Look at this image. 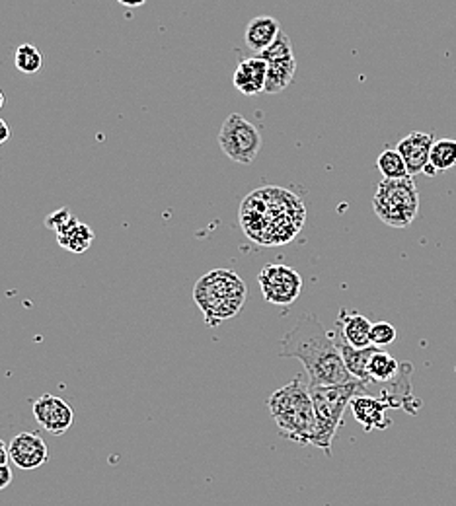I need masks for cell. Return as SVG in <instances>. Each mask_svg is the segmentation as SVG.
<instances>
[{
    "label": "cell",
    "instance_id": "1",
    "mask_svg": "<svg viewBox=\"0 0 456 506\" xmlns=\"http://www.w3.org/2000/svg\"><path fill=\"white\" fill-rule=\"evenodd\" d=\"M279 357L297 359L309 374V386H339L357 382L336 345L334 335L328 333L314 314H302L297 325L285 333L279 345Z\"/></svg>",
    "mask_w": 456,
    "mask_h": 506
},
{
    "label": "cell",
    "instance_id": "2",
    "mask_svg": "<svg viewBox=\"0 0 456 506\" xmlns=\"http://www.w3.org/2000/svg\"><path fill=\"white\" fill-rule=\"evenodd\" d=\"M307 220L302 201L283 187H261L240 205V224L253 242L261 246L289 244Z\"/></svg>",
    "mask_w": 456,
    "mask_h": 506
},
{
    "label": "cell",
    "instance_id": "3",
    "mask_svg": "<svg viewBox=\"0 0 456 506\" xmlns=\"http://www.w3.org/2000/svg\"><path fill=\"white\" fill-rule=\"evenodd\" d=\"M268 408L279 435L300 446L314 445L318 421H316L314 403L304 376H297L287 386L273 391L268 399Z\"/></svg>",
    "mask_w": 456,
    "mask_h": 506
},
{
    "label": "cell",
    "instance_id": "4",
    "mask_svg": "<svg viewBox=\"0 0 456 506\" xmlns=\"http://www.w3.org/2000/svg\"><path fill=\"white\" fill-rule=\"evenodd\" d=\"M248 298V286L231 269H213L194 286V300L209 327L233 320Z\"/></svg>",
    "mask_w": 456,
    "mask_h": 506
},
{
    "label": "cell",
    "instance_id": "5",
    "mask_svg": "<svg viewBox=\"0 0 456 506\" xmlns=\"http://www.w3.org/2000/svg\"><path fill=\"white\" fill-rule=\"evenodd\" d=\"M365 382H351L339 386H309L310 398L314 403L316 421H318V433H316L314 445L326 452V455H332V442L337 435V428L344 421V413L349 408V403L355 396L366 394Z\"/></svg>",
    "mask_w": 456,
    "mask_h": 506
},
{
    "label": "cell",
    "instance_id": "6",
    "mask_svg": "<svg viewBox=\"0 0 456 506\" xmlns=\"http://www.w3.org/2000/svg\"><path fill=\"white\" fill-rule=\"evenodd\" d=\"M373 209L386 226L408 228L420 212V192L412 177L404 180H383L378 183Z\"/></svg>",
    "mask_w": 456,
    "mask_h": 506
},
{
    "label": "cell",
    "instance_id": "7",
    "mask_svg": "<svg viewBox=\"0 0 456 506\" xmlns=\"http://www.w3.org/2000/svg\"><path fill=\"white\" fill-rule=\"evenodd\" d=\"M261 133L240 113H231L221 126L219 145L224 155L236 164L250 166L261 148Z\"/></svg>",
    "mask_w": 456,
    "mask_h": 506
},
{
    "label": "cell",
    "instance_id": "8",
    "mask_svg": "<svg viewBox=\"0 0 456 506\" xmlns=\"http://www.w3.org/2000/svg\"><path fill=\"white\" fill-rule=\"evenodd\" d=\"M258 283L265 302L273 306H290L302 290V276L281 263L265 265L258 275Z\"/></svg>",
    "mask_w": 456,
    "mask_h": 506
},
{
    "label": "cell",
    "instance_id": "9",
    "mask_svg": "<svg viewBox=\"0 0 456 506\" xmlns=\"http://www.w3.org/2000/svg\"><path fill=\"white\" fill-rule=\"evenodd\" d=\"M33 419L42 428H45L49 435L61 436L74 423V411L71 405L57 396L43 394L33 401Z\"/></svg>",
    "mask_w": 456,
    "mask_h": 506
},
{
    "label": "cell",
    "instance_id": "10",
    "mask_svg": "<svg viewBox=\"0 0 456 506\" xmlns=\"http://www.w3.org/2000/svg\"><path fill=\"white\" fill-rule=\"evenodd\" d=\"M8 448H10V462H14V465L24 472L37 470V467H42L49 458L45 440L37 433L16 435L10 440Z\"/></svg>",
    "mask_w": 456,
    "mask_h": 506
},
{
    "label": "cell",
    "instance_id": "11",
    "mask_svg": "<svg viewBox=\"0 0 456 506\" xmlns=\"http://www.w3.org/2000/svg\"><path fill=\"white\" fill-rule=\"evenodd\" d=\"M351 413L366 433L371 430H385L390 426V419L386 417V411L392 409V405L388 399L380 396H371V394H359L355 396L349 403Z\"/></svg>",
    "mask_w": 456,
    "mask_h": 506
},
{
    "label": "cell",
    "instance_id": "12",
    "mask_svg": "<svg viewBox=\"0 0 456 506\" xmlns=\"http://www.w3.org/2000/svg\"><path fill=\"white\" fill-rule=\"evenodd\" d=\"M433 143H435V136L431 133H422V131H413V133L405 135L404 138H400L396 150L404 158L405 168H408V173L412 177L425 172V168L429 166V156H431Z\"/></svg>",
    "mask_w": 456,
    "mask_h": 506
},
{
    "label": "cell",
    "instance_id": "13",
    "mask_svg": "<svg viewBox=\"0 0 456 506\" xmlns=\"http://www.w3.org/2000/svg\"><path fill=\"white\" fill-rule=\"evenodd\" d=\"M265 79H268V62L256 55L238 62L233 74V84L240 94L256 96L260 92H265Z\"/></svg>",
    "mask_w": 456,
    "mask_h": 506
},
{
    "label": "cell",
    "instance_id": "14",
    "mask_svg": "<svg viewBox=\"0 0 456 506\" xmlns=\"http://www.w3.org/2000/svg\"><path fill=\"white\" fill-rule=\"evenodd\" d=\"M371 329L373 323L366 320L363 314L341 310L337 315L336 333L353 349L371 347Z\"/></svg>",
    "mask_w": 456,
    "mask_h": 506
},
{
    "label": "cell",
    "instance_id": "15",
    "mask_svg": "<svg viewBox=\"0 0 456 506\" xmlns=\"http://www.w3.org/2000/svg\"><path fill=\"white\" fill-rule=\"evenodd\" d=\"M281 33V25L271 16H258L248 22L244 42L248 49H252L253 53L261 55L265 49H268L277 37Z\"/></svg>",
    "mask_w": 456,
    "mask_h": 506
},
{
    "label": "cell",
    "instance_id": "16",
    "mask_svg": "<svg viewBox=\"0 0 456 506\" xmlns=\"http://www.w3.org/2000/svg\"><path fill=\"white\" fill-rule=\"evenodd\" d=\"M332 335H334V341H336V345L341 352V359H344L346 369L349 370V374L355 380H359V382H365L366 386H371V378H369V370H366V366H369V361H371L373 354L378 351V347L371 345L366 349H353L337 333H332Z\"/></svg>",
    "mask_w": 456,
    "mask_h": 506
},
{
    "label": "cell",
    "instance_id": "17",
    "mask_svg": "<svg viewBox=\"0 0 456 506\" xmlns=\"http://www.w3.org/2000/svg\"><path fill=\"white\" fill-rule=\"evenodd\" d=\"M94 242V230L79 219H72L61 232H57V244L72 253H84Z\"/></svg>",
    "mask_w": 456,
    "mask_h": 506
},
{
    "label": "cell",
    "instance_id": "18",
    "mask_svg": "<svg viewBox=\"0 0 456 506\" xmlns=\"http://www.w3.org/2000/svg\"><path fill=\"white\" fill-rule=\"evenodd\" d=\"M297 74V59L287 57V59H277L268 62V79H265V92L268 94H279L287 90L290 82L295 80Z\"/></svg>",
    "mask_w": 456,
    "mask_h": 506
},
{
    "label": "cell",
    "instance_id": "19",
    "mask_svg": "<svg viewBox=\"0 0 456 506\" xmlns=\"http://www.w3.org/2000/svg\"><path fill=\"white\" fill-rule=\"evenodd\" d=\"M400 366L402 362H398L392 354L385 352V351H376L371 361L369 366H366V370H369V378H371V386H386L388 382H392L400 372Z\"/></svg>",
    "mask_w": 456,
    "mask_h": 506
},
{
    "label": "cell",
    "instance_id": "20",
    "mask_svg": "<svg viewBox=\"0 0 456 506\" xmlns=\"http://www.w3.org/2000/svg\"><path fill=\"white\" fill-rule=\"evenodd\" d=\"M456 166V141L454 138H439L433 143L429 156V166L425 168L427 175H435L447 172Z\"/></svg>",
    "mask_w": 456,
    "mask_h": 506
},
{
    "label": "cell",
    "instance_id": "21",
    "mask_svg": "<svg viewBox=\"0 0 456 506\" xmlns=\"http://www.w3.org/2000/svg\"><path fill=\"white\" fill-rule=\"evenodd\" d=\"M376 168L380 173H383L385 180H404V177H412L396 148L385 150L383 155L376 158Z\"/></svg>",
    "mask_w": 456,
    "mask_h": 506
},
{
    "label": "cell",
    "instance_id": "22",
    "mask_svg": "<svg viewBox=\"0 0 456 506\" xmlns=\"http://www.w3.org/2000/svg\"><path fill=\"white\" fill-rule=\"evenodd\" d=\"M14 65L24 74H35L43 67V55L35 45L24 43L14 51Z\"/></svg>",
    "mask_w": 456,
    "mask_h": 506
},
{
    "label": "cell",
    "instance_id": "23",
    "mask_svg": "<svg viewBox=\"0 0 456 506\" xmlns=\"http://www.w3.org/2000/svg\"><path fill=\"white\" fill-rule=\"evenodd\" d=\"M293 43H290L289 40V35L287 33H279L277 40L263 51V53L260 55L261 59H265V62H271V61H277V59H287V57H293Z\"/></svg>",
    "mask_w": 456,
    "mask_h": 506
},
{
    "label": "cell",
    "instance_id": "24",
    "mask_svg": "<svg viewBox=\"0 0 456 506\" xmlns=\"http://www.w3.org/2000/svg\"><path fill=\"white\" fill-rule=\"evenodd\" d=\"M398 337L396 333V327L388 323V322H378V323H373V329H371V345L375 347H386L390 343H394Z\"/></svg>",
    "mask_w": 456,
    "mask_h": 506
},
{
    "label": "cell",
    "instance_id": "25",
    "mask_svg": "<svg viewBox=\"0 0 456 506\" xmlns=\"http://www.w3.org/2000/svg\"><path fill=\"white\" fill-rule=\"evenodd\" d=\"M72 219H74V214H72L67 207H62V209H59V211L49 214V217L45 219V226L51 228V230L61 232L62 228H65Z\"/></svg>",
    "mask_w": 456,
    "mask_h": 506
},
{
    "label": "cell",
    "instance_id": "26",
    "mask_svg": "<svg viewBox=\"0 0 456 506\" xmlns=\"http://www.w3.org/2000/svg\"><path fill=\"white\" fill-rule=\"evenodd\" d=\"M12 483V470L8 465H0V491Z\"/></svg>",
    "mask_w": 456,
    "mask_h": 506
},
{
    "label": "cell",
    "instance_id": "27",
    "mask_svg": "<svg viewBox=\"0 0 456 506\" xmlns=\"http://www.w3.org/2000/svg\"><path fill=\"white\" fill-rule=\"evenodd\" d=\"M10 462V448L5 440H0V465H8Z\"/></svg>",
    "mask_w": 456,
    "mask_h": 506
},
{
    "label": "cell",
    "instance_id": "28",
    "mask_svg": "<svg viewBox=\"0 0 456 506\" xmlns=\"http://www.w3.org/2000/svg\"><path fill=\"white\" fill-rule=\"evenodd\" d=\"M10 138V126L6 125L5 119H0V146H3Z\"/></svg>",
    "mask_w": 456,
    "mask_h": 506
},
{
    "label": "cell",
    "instance_id": "29",
    "mask_svg": "<svg viewBox=\"0 0 456 506\" xmlns=\"http://www.w3.org/2000/svg\"><path fill=\"white\" fill-rule=\"evenodd\" d=\"M118 3L127 8H138V6H143L147 0H118Z\"/></svg>",
    "mask_w": 456,
    "mask_h": 506
},
{
    "label": "cell",
    "instance_id": "30",
    "mask_svg": "<svg viewBox=\"0 0 456 506\" xmlns=\"http://www.w3.org/2000/svg\"><path fill=\"white\" fill-rule=\"evenodd\" d=\"M3 106H5V94L0 90V109H3Z\"/></svg>",
    "mask_w": 456,
    "mask_h": 506
}]
</instances>
